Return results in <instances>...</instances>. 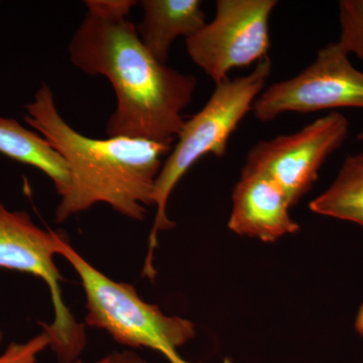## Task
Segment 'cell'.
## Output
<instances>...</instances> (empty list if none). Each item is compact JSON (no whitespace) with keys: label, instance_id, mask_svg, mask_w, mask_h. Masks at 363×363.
Returning a JSON list of instances; mask_svg holds the SVG:
<instances>
[{"label":"cell","instance_id":"cell-1","mask_svg":"<svg viewBox=\"0 0 363 363\" xmlns=\"http://www.w3.org/2000/svg\"><path fill=\"white\" fill-rule=\"evenodd\" d=\"M135 0H88L84 18L69 44L71 63L108 79L116 96L107 138L172 145L185 123L197 79L162 64L143 45L128 20Z\"/></svg>","mask_w":363,"mask_h":363},{"label":"cell","instance_id":"cell-2","mask_svg":"<svg viewBox=\"0 0 363 363\" xmlns=\"http://www.w3.org/2000/svg\"><path fill=\"white\" fill-rule=\"evenodd\" d=\"M26 109V123L68 164L70 181L60 196L57 223L100 203L133 220L147 217V208L154 205L155 184L172 145L130 138H88L66 123L47 84L40 86Z\"/></svg>","mask_w":363,"mask_h":363},{"label":"cell","instance_id":"cell-3","mask_svg":"<svg viewBox=\"0 0 363 363\" xmlns=\"http://www.w3.org/2000/svg\"><path fill=\"white\" fill-rule=\"evenodd\" d=\"M271 73L272 61L267 57L247 75L227 79L217 84L206 104L194 116L185 119L176 138L178 142L164 159L155 184L154 206L157 212L150 233L143 276L150 279L156 277L154 255L157 235L160 231L171 230L176 226L167 213L174 189L202 157L208 154L217 157L225 156L229 138L248 112L252 111Z\"/></svg>","mask_w":363,"mask_h":363},{"label":"cell","instance_id":"cell-4","mask_svg":"<svg viewBox=\"0 0 363 363\" xmlns=\"http://www.w3.org/2000/svg\"><path fill=\"white\" fill-rule=\"evenodd\" d=\"M58 255L70 264L80 279L87 310L86 325L107 332L121 345L156 350L169 363L185 362L178 350L195 337L192 322L168 316L159 306L145 302L135 286L107 277L62 236Z\"/></svg>","mask_w":363,"mask_h":363},{"label":"cell","instance_id":"cell-5","mask_svg":"<svg viewBox=\"0 0 363 363\" xmlns=\"http://www.w3.org/2000/svg\"><path fill=\"white\" fill-rule=\"evenodd\" d=\"M60 238L38 226L28 212L11 211L0 201V267L44 281L54 309V319L44 329L50 348L59 363H73L87 345V334L85 324L79 323L62 295L63 277L55 262Z\"/></svg>","mask_w":363,"mask_h":363},{"label":"cell","instance_id":"cell-6","mask_svg":"<svg viewBox=\"0 0 363 363\" xmlns=\"http://www.w3.org/2000/svg\"><path fill=\"white\" fill-rule=\"evenodd\" d=\"M277 0H218L213 20L186 40L193 63L215 84L233 69L267 58L271 48L269 18Z\"/></svg>","mask_w":363,"mask_h":363},{"label":"cell","instance_id":"cell-7","mask_svg":"<svg viewBox=\"0 0 363 363\" xmlns=\"http://www.w3.org/2000/svg\"><path fill=\"white\" fill-rule=\"evenodd\" d=\"M348 131L347 118L330 112L297 133L257 143L242 169L271 179L296 206L311 191L326 160L342 147Z\"/></svg>","mask_w":363,"mask_h":363},{"label":"cell","instance_id":"cell-8","mask_svg":"<svg viewBox=\"0 0 363 363\" xmlns=\"http://www.w3.org/2000/svg\"><path fill=\"white\" fill-rule=\"evenodd\" d=\"M348 56L337 42L325 45L298 75L260 93L252 107L255 118L267 123L286 112L363 109V72L352 65Z\"/></svg>","mask_w":363,"mask_h":363},{"label":"cell","instance_id":"cell-9","mask_svg":"<svg viewBox=\"0 0 363 363\" xmlns=\"http://www.w3.org/2000/svg\"><path fill=\"white\" fill-rule=\"evenodd\" d=\"M292 207L284 191L271 179L242 169L233 189L228 227L238 235L274 242L300 230L291 217Z\"/></svg>","mask_w":363,"mask_h":363},{"label":"cell","instance_id":"cell-10","mask_svg":"<svg viewBox=\"0 0 363 363\" xmlns=\"http://www.w3.org/2000/svg\"><path fill=\"white\" fill-rule=\"evenodd\" d=\"M142 23L136 26L147 51L167 64L172 45L178 38L193 37L206 25L199 0H143Z\"/></svg>","mask_w":363,"mask_h":363},{"label":"cell","instance_id":"cell-11","mask_svg":"<svg viewBox=\"0 0 363 363\" xmlns=\"http://www.w3.org/2000/svg\"><path fill=\"white\" fill-rule=\"evenodd\" d=\"M0 154L23 162L49 177L59 196L70 181L68 164L44 136L13 118L0 117Z\"/></svg>","mask_w":363,"mask_h":363},{"label":"cell","instance_id":"cell-12","mask_svg":"<svg viewBox=\"0 0 363 363\" xmlns=\"http://www.w3.org/2000/svg\"><path fill=\"white\" fill-rule=\"evenodd\" d=\"M310 209L363 228V152L346 157L335 180L310 203Z\"/></svg>","mask_w":363,"mask_h":363},{"label":"cell","instance_id":"cell-13","mask_svg":"<svg viewBox=\"0 0 363 363\" xmlns=\"http://www.w3.org/2000/svg\"><path fill=\"white\" fill-rule=\"evenodd\" d=\"M338 44L363 61V0H341L338 4Z\"/></svg>","mask_w":363,"mask_h":363},{"label":"cell","instance_id":"cell-14","mask_svg":"<svg viewBox=\"0 0 363 363\" xmlns=\"http://www.w3.org/2000/svg\"><path fill=\"white\" fill-rule=\"evenodd\" d=\"M50 347V339L44 331L26 342H13L0 354V363H37L43 351Z\"/></svg>","mask_w":363,"mask_h":363},{"label":"cell","instance_id":"cell-15","mask_svg":"<svg viewBox=\"0 0 363 363\" xmlns=\"http://www.w3.org/2000/svg\"><path fill=\"white\" fill-rule=\"evenodd\" d=\"M109 363H149L143 359L138 353L131 350L121 351V352H113L108 355ZM184 363H191L185 362ZM223 363H233L230 360H225Z\"/></svg>","mask_w":363,"mask_h":363},{"label":"cell","instance_id":"cell-16","mask_svg":"<svg viewBox=\"0 0 363 363\" xmlns=\"http://www.w3.org/2000/svg\"><path fill=\"white\" fill-rule=\"evenodd\" d=\"M73 363H84V362H83L82 360H81V359H78L77 362H75ZM94 363H109L108 355H107V357L102 358V359L98 360V362H94Z\"/></svg>","mask_w":363,"mask_h":363},{"label":"cell","instance_id":"cell-17","mask_svg":"<svg viewBox=\"0 0 363 363\" xmlns=\"http://www.w3.org/2000/svg\"><path fill=\"white\" fill-rule=\"evenodd\" d=\"M357 140H363V130L362 131H360L359 133H358Z\"/></svg>","mask_w":363,"mask_h":363},{"label":"cell","instance_id":"cell-18","mask_svg":"<svg viewBox=\"0 0 363 363\" xmlns=\"http://www.w3.org/2000/svg\"><path fill=\"white\" fill-rule=\"evenodd\" d=\"M2 341V332L0 330V343H1Z\"/></svg>","mask_w":363,"mask_h":363}]
</instances>
